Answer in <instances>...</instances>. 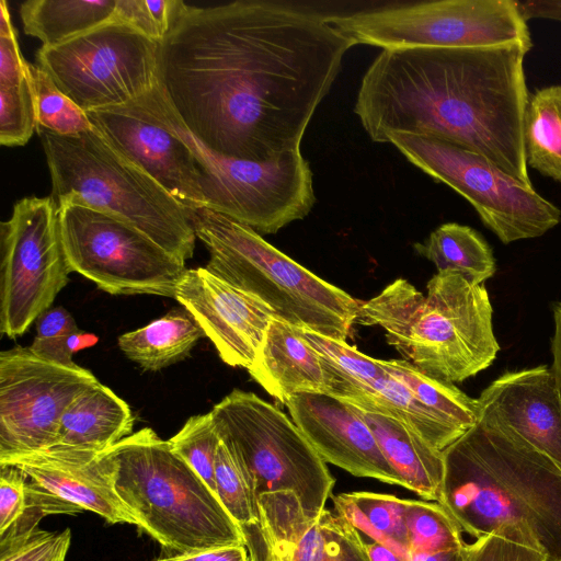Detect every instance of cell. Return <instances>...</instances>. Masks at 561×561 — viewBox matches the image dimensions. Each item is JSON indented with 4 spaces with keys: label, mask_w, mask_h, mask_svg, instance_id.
Listing matches in <instances>:
<instances>
[{
    "label": "cell",
    "mask_w": 561,
    "mask_h": 561,
    "mask_svg": "<svg viewBox=\"0 0 561 561\" xmlns=\"http://www.w3.org/2000/svg\"><path fill=\"white\" fill-rule=\"evenodd\" d=\"M356 43L328 15L284 2L179 0L159 42V87L185 127L224 157L273 161L305 131Z\"/></svg>",
    "instance_id": "cell-1"
},
{
    "label": "cell",
    "mask_w": 561,
    "mask_h": 561,
    "mask_svg": "<svg viewBox=\"0 0 561 561\" xmlns=\"http://www.w3.org/2000/svg\"><path fill=\"white\" fill-rule=\"evenodd\" d=\"M531 48L382 50L362 78L354 112L374 142L390 134L435 137L478 153L533 188L525 149Z\"/></svg>",
    "instance_id": "cell-2"
},
{
    "label": "cell",
    "mask_w": 561,
    "mask_h": 561,
    "mask_svg": "<svg viewBox=\"0 0 561 561\" xmlns=\"http://www.w3.org/2000/svg\"><path fill=\"white\" fill-rule=\"evenodd\" d=\"M437 503L462 533L561 561V468L513 431L478 421L443 450Z\"/></svg>",
    "instance_id": "cell-3"
},
{
    "label": "cell",
    "mask_w": 561,
    "mask_h": 561,
    "mask_svg": "<svg viewBox=\"0 0 561 561\" xmlns=\"http://www.w3.org/2000/svg\"><path fill=\"white\" fill-rule=\"evenodd\" d=\"M426 294L404 278L362 301L356 323L378 325L402 359L438 380L461 382L486 369L500 345L483 284L457 272H437Z\"/></svg>",
    "instance_id": "cell-4"
},
{
    "label": "cell",
    "mask_w": 561,
    "mask_h": 561,
    "mask_svg": "<svg viewBox=\"0 0 561 561\" xmlns=\"http://www.w3.org/2000/svg\"><path fill=\"white\" fill-rule=\"evenodd\" d=\"M115 488L146 531L174 554L245 545L241 528L206 482L150 427L107 449Z\"/></svg>",
    "instance_id": "cell-5"
},
{
    "label": "cell",
    "mask_w": 561,
    "mask_h": 561,
    "mask_svg": "<svg viewBox=\"0 0 561 561\" xmlns=\"http://www.w3.org/2000/svg\"><path fill=\"white\" fill-rule=\"evenodd\" d=\"M192 222L208 250L209 272L263 301L280 320L346 341L362 301L308 271L247 225L208 208L193 211Z\"/></svg>",
    "instance_id": "cell-6"
},
{
    "label": "cell",
    "mask_w": 561,
    "mask_h": 561,
    "mask_svg": "<svg viewBox=\"0 0 561 561\" xmlns=\"http://www.w3.org/2000/svg\"><path fill=\"white\" fill-rule=\"evenodd\" d=\"M37 134L55 201L75 197L133 225L176 259L193 256V213L94 128L76 136Z\"/></svg>",
    "instance_id": "cell-7"
},
{
    "label": "cell",
    "mask_w": 561,
    "mask_h": 561,
    "mask_svg": "<svg viewBox=\"0 0 561 561\" xmlns=\"http://www.w3.org/2000/svg\"><path fill=\"white\" fill-rule=\"evenodd\" d=\"M139 100L191 148L199 167L205 208L264 234L276 233L311 211L316 203L312 172L301 151L265 162L224 157L185 127L159 82Z\"/></svg>",
    "instance_id": "cell-8"
},
{
    "label": "cell",
    "mask_w": 561,
    "mask_h": 561,
    "mask_svg": "<svg viewBox=\"0 0 561 561\" xmlns=\"http://www.w3.org/2000/svg\"><path fill=\"white\" fill-rule=\"evenodd\" d=\"M210 413L256 500L265 493L293 492L309 518L320 517L335 479L291 419L255 393L239 389Z\"/></svg>",
    "instance_id": "cell-9"
},
{
    "label": "cell",
    "mask_w": 561,
    "mask_h": 561,
    "mask_svg": "<svg viewBox=\"0 0 561 561\" xmlns=\"http://www.w3.org/2000/svg\"><path fill=\"white\" fill-rule=\"evenodd\" d=\"M356 44L382 50L466 48L533 41L519 0H434L328 15Z\"/></svg>",
    "instance_id": "cell-10"
},
{
    "label": "cell",
    "mask_w": 561,
    "mask_h": 561,
    "mask_svg": "<svg viewBox=\"0 0 561 561\" xmlns=\"http://www.w3.org/2000/svg\"><path fill=\"white\" fill-rule=\"evenodd\" d=\"M70 272L111 295L175 299L185 262L127 221L67 196L55 201Z\"/></svg>",
    "instance_id": "cell-11"
},
{
    "label": "cell",
    "mask_w": 561,
    "mask_h": 561,
    "mask_svg": "<svg viewBox=\"0 0 561 561\" xmlns=\"http://www.w3.org/2000/svg\"><path fill=\"white\" fill-rule=\"evenodd\" d=\"M386 142L466 198L504 244L541 237L561 221L558 206L478 153L424 135L390 134Z\"/></svg>",
    "instance_id": "cell-12"
},
{
    "label": "cell",
    "mask_w": 561,
    "mask_h": 561,
    "mask_svg": "<svg viewBox=\"0 0 561 561\" xmlns=\"http://www.w3.org/2000/svg\"><path fill=\"white\" fill-rule=\"evenodd\" d=\"M159 42L112 20L36 51L37 66L82 111L128 104L158 83Z\"/></svg>",
    "instance_id": "cell-13"
},
{
    "label": "cell",
    "mask_w": 561,
    "mask_h": 561,
    "mask_svg": "<svg viewBox=\"0 0 561 561\" xmlns=\"http://www.w3.org/2000/svg\"><path fill=\"white\" fill-rule=\"evenodd\" d=\"M0 331L15 339L51 308L69 282L51 196L19 199L0 227Z\"/></svg>",
    "instance_id": "cell-14"
},
{
    "label": "cell",
    "mask_w": 561,
    "mask_h": 561,
    "mask_svg": "<svg viewBox=\"0 0 561 561\" xmlns=\"http://www.w3.org/2000/svg\"><path fill=\"white\" fill-rule=\"evenodd\" d=\"M99 382L79 365L36 356L28 347L0 353V458L56 445L72 400Z\"/></svg>",
    "instance_id": "cell-15"
},
{
    "label": "cell",
    "mask_w": 561,
    "mask_h": 561,
    "mask_svg": "<svg viewBox=\"0 0 561 561\" xmlns=\"http://www.w3.org/2000/svg\"><path fill=\"white\" fill-rule=\"evenodd\" d=\"M87 115L115 150L151 175L185 209L193 213L206 207L199 167L191 148L139 99Z\"/></svg>",
    "instance_id": "cell-16"
},
{
    "label": "cell",
    "mask_w": 561,
    "mask_h": 561,
    "mask_svg": "<svg viewBox=\"0 0 561 561\" xmlns=\"http://www.w3.org/2000/svg\"><path fill=\"white\" fill-rule=\"evenodd\" d=\"M175 299L192 313L222 362L232 367L252 365L276 317L263 301L206 267L185 270Z\"/></svg>",
    "instance_id": "cell-17"
},
{
    "label": "cell",
    "mask_w": 561,
    "mask_h": 561,
    "mask_svg": "<svg viewBox=\"0 0 561 561\" xmlns=\"http://www.w3.org/2000/svg\"><path fill=\"white\" fill-rule=\"evenodd\" d=\"M286 408L320 457L348 473L404 488L366 421L350 402L325 392L291 396Z\"/></svg>",
    "instance_id": "cell-18"
},
{
    "label": "cell",
    "mask_w": 561,
    "mask_h": 561,
    "mask_svg": "<svg viewBox=\"0 0 561 561\" xmlns=\"http://www.w3.org/2000/svg\"><path fill=\"white\" fill-rule=\"evenodd\" d=\"M60 499L90 511L108 524L137 520L115 488V462L106 450L54 445L0 458Z\"/></svg>",
    "instance_id": "cell-19"
},
{
    "label": "cell",
    "mask_w": 561,
    "mask_h": 561,
    "mask_svg": "<svg viewBox=\"0 0 561 561\" xmlns=\"http://www.w3.org/2000/svg\"><path fill=\"white\" fill-rule=\"evenodd\" d=\"M477 399L480 421L513 431L561 468V396L549 366L505 373Z\"/></svg>",
    "instance_id": "cell-20"
},
{
    "label": "cell",
    "mask_w": 561,
    "mask_h": 561,
    "mask_svg": "<svg viewBox=\"0 0 561 561\" xmlns=\"http://www.w3.org/2000/svg\"><path fill=\"white\" fill-rule=\"evenodd\" d=\"M248 371L283 404L297 393H327L331 377L325 359L310 345L302 330L277 317L272 319Z\"/></svg>",
    "instance_id": "cell-21"
},
{
    "label": "cell",
    "mask_w": 561,
    "mask_h": 561,
    "mask_svg": "<svg viewBox=\"0 0 561 561\" xmlns=\"http://www.w3.org/2000/svg\"><path fill=\"white\" fill-rule=\"evenodd\" d=\"M353 405L371 430L386 459L402 478L404 488L423 500L438 502L444 478L443 451L430 445L401 420Z\"/></svg>",
    "instance_id": "cell-22"
},
{
    "label": "cell",
    "mask_w": 561,
    "mask_h": 561,
    "mask_svg": "<svg viewBox=\"0 0 561 561\" xmlns=\"http://www.w3.org/2000/svg\"><path fill=\"white\" fill-rule=\"evenodd\" d=\"M129 405L100 381L80 392L60 420L56 445L106 450L133 434Z\"/></svg>",
    "instance_id": "cell-23"
},
{
    "label": "cell",
    "mask_w": 561,
    "mask_h": 561,
    "mask_svg": "<svg viewBox=\"0 0 561 561\" xmlns=\"http://www.w3.org/2000/svg\"><path fill=\"white\" fill-rule=\"evenodd\" d=\"M205 333L184 307L134 331L122 334L117 344L127 358L144 370L158 371L186 358Z\"/></svg>",
    "instance_id": "cell-24"
},
{
    "label": "cell",
    "mask_w": 561,
    "mask_h": 561,
    "mask_svg": "<svg viewBox=\"0 0 561 561\" xmlns=\"http://www.w3.org/2000/svg\"><path fill=\"white\" fill-rule=\"evenodd\" d=\"M117 0H28L20 5L26 35L43 47L62 44L114 20Z\"/></svg>",
    "instance_id": "cell-25"
},
{
    "label": "cell",
    "mask_w": 561,
    "mask_h": 561,
    "mask_svg": "<svg viewBox=\"0 0 561 561\" xmlns=\"http://www.w3.org/2000/svg\"><path fill=\"white\" fill-rule=\"evenodd\" d=\"M262 531L276 561H313L320 545V524L309 518L293 492H272L257 499Z\"/></svg>",
    "instance_id": "cell-26"
},
{
    "label": "cell",
    "mask_w": 561,
    "mask_h": 561,
    "mask_svg": "<svg viewBox=\"0 0 561 561\" xmlns=\"http://www.w3.org/2000/svg\"><path fill=\"white\" fill-rule=\"evenodd\" d=\"M416 253L434 263L437 272H457L473 284H483L496 271L492 249L469 226L447 222L423 242L414 244Z\"/></svg>",
    "instance_id": "cell-27"
},
{
    "label": "cell",
    "mask_w": 561,
    "mask_h": 561,
    "mask_svg": "<svg viewBox=\"0 0 561 561\" xmlns=\"http://www.w3.org/2000/svg\"><path fill=\"white\" fill-rule=\"evenodd\" d=\"M331 499L334 512L346 518L360 535L388 546L409 561L407 499L367 491L340 493Z\"/></svg>",
    "instance_id": "cell-28"
},
{
    "label": "cell",
    "mask_w": 561,
    "mask_h": 561,
    "mask_svg": "<svg viewBox=\"0 0 561 561\" xmlns=\"http://www.w3.org/2000/svg\"><path fill=\"white\" fill-rule=\"evenodd\" d=\"M528 167L561 183V85L530 93L525 117Z\"/></svg>",
    "instance_id": "cell-29"
},
{
    "label": "cell",
    "mask_w": 561,
    "mask_h": 561,
    "mask_svg": "<svg viewBox=\"0 0 561 561\" xmlns=\"http://www.w3.org/2000/svg\"><path fill=\"white\" fill-rule=\"evenodd\" d=\"M382 368L403 382L415 398L461 435L479 421L478 399L454 383L430 377L404 359L380 360Z\"/></svg>",
    "instance_id": "cell-30"
},
{
    "label": "cell",
    "mask_w": 561,
    "mask_h": 561,
    "mask_svg": "<svg viewBox=\"0 0 561 561\" xmlns=\"http://www.w3.org/2000/svg\"><path fill=\"white\" fill-rule=\"evenodd\" d=\"M27 68L0 73V142L2 146L25 145L37 131L35 96Z\"/></svg>",
    "instance_id": "cell-31"
},
{
    "label": "cell",
    "mask_w": 561,
    "mask_h": 561,
    "mask_svg": "<svg viewBox=\"0 0 561 561\" xmlns=\"http://www.w3.org/2000/svg\"><path fill=\"white\" fill-rule=\"evenodd\" d=\"M405 523L409 556L459 549L467 545L458 524L437 502L407 500Z\"/></svg>",
    "instance_id": "cell-32"
},
{
    "label": "cell",
    "mask_w": 561,
    "mask_h": 561,
    "mask_svg": "<svg viewBox=\"0 0 561 561\" xmlns=\"http://www.w3.org/2000/svg\"><path fill=\"white\" fill-rule=\"evenodd\" d=\"M37 133L76 136L93 128L87 113L37 65L31 64Z\"/></svg>",
    "instance_id": "cell-33"
},
{
    "label": "cell",
    "mask_w": 561,
    "mask_h": 561,
    "mask_svg": "<svg viewBox=\"0 0 561 561\" xmlns=\"http://www.w3.org/2000/svg\"><path fill=\"white\" fill-rule=\"evenodd\" d=\"M216 494L242 533L261 526L257 500L231 448L220 438L215 461Z\"/></svg>",
    "instance_id": "cell-34"
},
{
    "label": "cell",
    "mask_w": 561,
    "mask_h": 561,
    "mask_svg": "<svg viewBox=\"0 0 561 561\" xmlns=\"http://www.w3.org/2000/svg\"><path fill=\"white\" fill-rule=\"evenodd\" d=\"M169 443L216 494L215 461L220 436L211 413L191 416Z\"/></svg>",
    "instance_id": "cell-35"
},
{
    "label": "cell",
    "mask_w": 561,
    "mask_h": 561,
    "mask_svg": "<svg viewBox=\"0 0 561 561\" xmlns=\"http://www.w3.org/2000/svg\"><path fill=\"white\" fill-rule=\"evenodd\" d=\"M80 346V330L73 317L64 307H51L36 320V335L28 348L38 357L77 366L73 352Z\"/></svg>",
    "instance_id": "cell-36"
},
{
    "label": "cell",
    "mask_w": 561,
    "mask_h": 561,
    "mask_svg": "<svg viewBox=\"0 0 561 561\" xmlns=\"http://www.w3.org/2000/svg\"><path fill=\"white\" fill-rule=\"evenodd\" d=\"M320 545L313 561H369L358 530L334 511L320 517Z\"/></svg>",
    "instance_id": "cell-37"
},
{
    "label": "cell",
    "mask_w": 561,
    "mask_h": 561,
    "mask_svg": "<svg viewBox=\"0 0 561 561\" xmlns=\"http://www.w3.org/2000/svg\"><path fill=\"white\" fill-rule=\"evenodd\" d=\"M71 531L36 530L0 541V561H66Z\"/></svg>",
    "instance_id": "cell-38"
},
{
    "label": "cell",
    "mask_w": 561,
    "mask_h": 561,
    "mask_svg": "<svg viewBox=\"0 0 561 561\" xmlns=\"http://www.w3.org/2000/svg\"><path fill=\"white\" fill-rule=\"evenodd\" d=\"M179 0H117L115 20L161 42L170 30Z\"/></svg>",
    "instance_id": "cell-39"
},
{
    "label": "cell",
    "mask_w": 561,
    "mask_h": 561,
    "mask_svg": "<svg viewBox=\"0 0 561 561\" xmlns=\"http://www.w3.org/2000/svg\"><path fill=\"white\" fill-rule=\"evenodd\" d=\"M28 477L12 466H0V536L24 516L27 508Z\"/></svg>",
    "instance_id": "cell-40"
},
{
    "label": "cell",
    "mask_w": 561,
    "mask_h": 561,
    "mask_svg": "<svg viewBox=\"0 0 561 561\" xmlns=\"http://www.w3.org/2000/svg\"><path fill=\"white\" fill-rule=\"evenodd\" d=\"M466 561H546L545 557L528 547L502 537L489 535L466 547Z\"/></svg>",
    "instance_id": "cell-41"
},
{
    "label": "cell",
    "mask_w": 561,
    "mask_h": 561,
    "mask_svg": "<svg viewBox=\"0 0 561 561\" xmlns=\"http://www.w3.org/2000/svg\"><path fill=\"white\" fill-rule=\"evenodd\" d=\"M154 561H251L245 545H230L199 551L172 554Z\"/></svg>",
    "instance_id": "cell-42"
},
{
    "label": "cell",
    "mask_w": 561,
    "mask_h": 561,
    "mask_svg": "<svg viewBox=\"0 0 561 561\" xmlns=\"http://www.w3.org/2000/svg\"><path fill=\"white\" fill-rule=\"evenodd\" d=\"M526 20H548L561 24V0L519 1Z\"/></svg>",
    "instance_id": "cell-43"
},
{
    "label": "cell",
    "mask_w": 561,
    "mask_h": 561,
    "mask_svg": "<svg viewBox=\"0 0 561 561\" xmlns=\"http://www.w3.org/2000/svg\"><path fill=\"white\" fill-rule=\"evenodd\" d=\"M553 334L551 337L552 364L550 366L561 396V301L552 307Z\"/></svg>",
    "instance_id": "cell-44"
},
{
    "label": "cell",
    "mask_w": 561,
    "mask_h": 561,
    "mask_svg": "<svg viewBox=\"0 0 561 561\" xmlns=\"http://www.w3.org/2000/svg\"><path fill=\"white\" fill-rule=\"evenodd\" d=\"M244 540L251 561H276L261 527L247 531Z\"/></svg>",
    "instance_id": "cell-45"
},
{
    "label": "cell",
    "mask_w": 561,
    "mask_h": 561,
    "mask_svg": "<svg viewBox=\"0 0 561 561\" xmlns=\"http://www.w3.org/2000/svg\"><path fill=\"white\" fill-rule=\"evenodd\" d=\"M362 538L369 561H407L388 546L363 536Z\"/></svg>",
    "instance_id": "cell-46"
},
{
    "label": "cell",
    "mask_w": 561,
    "mask_h": 561,
    "mask_svg": "<svg viewBox=\"0 0 561 561\" xmlns=\"http://www.w3.org/2000/svg\"><path fill=\"white\" fill-rule=\"evenodd\" d=\"M466 547L434 553L411 554L409 561H466Z\"/></svg>",
    "instance_id": "cell-47"
}]
</instances>
